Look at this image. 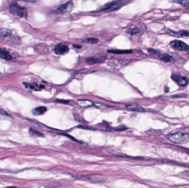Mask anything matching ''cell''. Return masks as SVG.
Segmentation results:
<instances>
[{
    "instance_id": "20",
    "label": "cell",
    "mask_w": 189,
    "mask_h": 188,
    "mask_svg": "<svg viewBox=\"0 0 189 188\" xmlns=\"http://www.w3.org/2000/svg\"><path fill=\"white\" fill-rule=\"evenodd\" d=\"M173 2L179 3L180 5L187 6L189 5V0H171Z\"/></svg>"
},
{
    "instance_id": "2",
    "label": "cell",
    "mask_w": 189,
    "mask_h": 188,
    "mask_svg": "<svg viewBox=\"0 0 189 188\" xmlns=\"http://www.w3.org/2000/svg\"><path fill=\"white\" fill-rule=\"evenodd\" d=\"M168 139L176 144H186L189 142V134L183 132H176L169 135L168 136Z\"/></svg>"
},
{
    "instance_id": "4",
    "label": "cell",
    "mask_w": 189,
    "mask_h": 188,
    "mask_svg": "<svg viewBox=\"0 0 189 188\" xmlns=\"http://www.w3.org/2000/svg\"><path fill=\"white\" fill-rule=\"evenodd\" d=\"M73 8V2L71 0L69 2L64 3L58 7L56 10L52 11V13L55 14H63L65 13H69L71 11Z\"/></svg>"
},
{
    "instance_id": "1",
    "label": "cell",
    "mask_w": 189,
    "mask_h": 188,
    "mask_svg": "<svg viewBox=\"0 0 189 188\" xmlns=\"http://www.w3.org/2000/svg\"><path fill=\"white\" fill-rule=\"evenodd\" d=\"M132 0H116L109 3H106L103 6L101 7L97 10L95 11V12H113L117 10H119L125 6L126 5L131 2Z\"/></svg>"
},
{
    "instance_id": "18",
    "label": "cell",
    "mask_w": 189,
    "mask_h": 188,
    "mask_svg": "<svg viewBox=\"0 0 189 188\" xmlns=\"http://www.w3.org/2000/svg\"><path fill=\"white\" fill-rule=\"evenodd\" d=\"M10 33H11V31L6 28H2L0 29V35L1 37H7L10 34Z\"/></svg>"
},
{
    "instance_id": "17",
    "label": "cell",
    "mask_w": 189,
    "mask_h": 188,
    "mask_svg": "<svg viewBox=\"0 0 189 188\" xmlns=\"http://www.w3.org/2000/svg\"><path fill=\"white\" fill-rule=\"evenodd\" d=\"M160 60L163 61L164 62H170L172 60V57L168 54L162 55L160 56Z\"/></svg>"
},
{
    "instance_id": "19",
    "label": "cell",
    "mask_w": 189,
    "mask_h": 188,
    "mask_svg": "<svg viewBox=\"0 0 189 188\" xmlns=\"http://www.w3.org/2000/svg\"><path fill=\"white\" fill-rule=\"evenodd\" d=\"M84 40L85 41H83V42H86L89 44H96L99 42V40L95 38H88L85 39Z\"/></svg>"
},
{
    "instance_id": "6",
    "label": "cell",
    "mask_w": 189,
    "mask_h": 188,
    "mask_svg": "<svg viewBox=\"0 0 189 188\" xmlns=\"http://www.w3.org/2000/svg\"><path fill=\"white\" fill-rule=\"evenodd\" d=\"M171 77L173 80L174 81H175L180 86H186L189 82V79L186 77L183 76L176 74H173Z\"/></svg>"
},
{
    "instance_id": "9",
    "label": "cell",
    "mask_w": 189,
    "mask_h": 188,
    "mask_svg": "<svg viewBox=\"0 0 189 188\" xmlns=\"http://www.w3.org/2000/svg\"><path fill=\"white\" fill-rule=\"evenodd\" d=\"M106 60V57H90L87 58L85 60V62L87 65H91L93 64H99L103 62Z\"/></svg>"
},
{
    "instance_id": "12",
    "label": "cell",
    "mask_w": 189,
    "mask_h": 188,
    "mask_svg": "<svg viewBox=\"0 0 189 188\" xmlns=\"http://www.w3.org/2000/svg\"><path fill=\"white\" fill-rule=\"evenodd\" d=\"M77 104L83 108H87L93 105V102L87 99H80L77 100Z\"/></svg>"
},
{
    "instance_id": "24",
    "label": "cell",
    "mask_w": 189,
    "mask_h": 188,
    "mask_svg": "<svg viewBox=\"0 0 189 188\" xmlns=\"http://www.w3.org/2000/svg\"><path fill=\"white\" fill-rule=\"evenodd\" d=\"M30 130H31V131L32 132L33 134H35V135H37V136H43V134H41V132H38V131L33 130V129H30Z\"/></svg>"
},
{
    "instance_id": "22",
    "label": "cell",
    "mask_w": 189,
    "mask_h": 188,
    "mask_svg": "<svg viewBox=\"0 0 189 188\" xmlns=\"http://www.w3.org/2000/svg\"><path fill=\"white\" fill-rule=\"evenodd\" d=\"M139 29H138V28H133V29H131L128 31V33H129L131 35H135L138 33L139 32Z\"/></svg>"
},
{
    "instance_id": "5",
    "label": "cell",
    "mask_w": 189,
    "mask_h": 188,
    "mask_svg": "<svg viewBox=\"0 0 189 188\" xmlns=\"http://www.w3.org/2000/svg\"><path fill=\"white\" fill-rule=\"evenodd\" d=\"M170 45L174 49L179 51H187L189 48L188 45L179 40H175L170 42Z\"/></svg>"
},
{
    "instance_id": "29",
    "label": "cell",
    "mask_w": 189,
    "mask_h": 188,
    "mask_svg": "<svg viewBox=\"0 0 189 188\" xmlns=\"http://www.w3.org/2000/svg\"><path fill=\"white\" fill-rule=\"evenodd\" d=\"M169 88L167 87L165 88V92H169Z\"/></svg>"
},
{
    "instance_id": "10",
    "label": "cell",
    "mask_w": 189,
    "mask_h": 188,
    "mask_svg": "<svg viewBox=\"0 0 189 188\" xmlns=\"http://www.w3.org/2000/svg\"><path fill=\"white\" fill-rule=\"evenodd\" d=\"M165 31L168 34H170V35H173L175 37H189V32L185 30H181L179 32H175L173 30H171L169 29H165Z\"/></svg>"
},
{
    "instance_id": "13",
    "label": "cell",
    "mask_w": 189,
    "mask_h": 188,
    "mask_svg": "<svg viewBox=\"0 0 189 188\" xmlns=\"http://www.w3.org/2000/svg\"><path fill=\"white\" fill-rule=\"evenodd\" d=\"M107 52L114 54H129L133 53V51L131 50H117V49L108 50Z\"/></svg>"
},
{
    "instance_id": "26",
    "label": "cell",
    "mask_w": 189,
    "mask_h": 188,
    "mask_svg": "<svg viewBox=\"0 0 189 188\" xmlns=\"http://www.w3.org/2000/svg\"><path fill=\"white\" fill-rule=\"evenodd\" d=\"M186 95L184 94H176L173 96V98H183V97H185Z\"/></svg>"
},
{
    "instance_id": "11",
    "label": "cell",
    "mask_w": 189,
    "mask_h": 188,
    "mask_svg": "<svg viewBox=\"0 0 189 188\" xmlns=\"http://www.w3.org/2000/svg\"><path fill=\"white\" fill-rule=\"evenodd\" d=\"M125 109L133 111V112H144L145 110L144 108L141 107L140 105L138 104H131V105H128L125 106Z\"/></svg>"
},
{
    "instance_id": "28",
    "label": "cell",
    "mask_w": 189,
    "mask_h": 188,
    "mask_svg": "<svg viewBox=\"0 0 189 188\" xmlns=\"http://www.w3.org/2000/svg\"><path fill=\"white\" fill-rule=\"evenodd\" d=\"M73 47L74 48H76V49H80V48H81V46L79 45H73Z\"/></svg>"
},
{
    "instance_id": "21",
    "label": "cell",
    "mask_w": 189,
    "mask_h": 188,
    "mask_svg": "<svg viewBox=\"0 0 189 188\" xmlns=\"http://www.w3.org/2000/svg\"><path fill=\"white\" fill-rule=\"evenodd\" d=\"M93 105H95L96 107L99 109H106L109 108V106L105 105V104H103L101 103H94Z\"/></svg>"
},
{
    "instance_id": "30",
    "label": "cell",
    "mask_w": 189,
    "mask_h": 188,
    "mask_svg": "<svg viewBox=\"0 0 189 188\" xmlns=\"http://www.w3.org/2000/svg\"><path fill=\"white\" fill-rule=\"evenodd\" d=\"M187 51H188V53H189V49H188V50H187Z\"/></svg>"
},
{
    "instance_id": "8",
    "label": "cell",
    "mask_w": 189,
    "mask_h": 188,
    "mask_svg": "<svg viewBox=\"0 0 189 188\" xmlns=\"http://www.w3.org/2000/svg\"><path fill=\"white\" fill-rule=\"evenodd\" d=\"M54 51L56 54L59 55H64L67 54L69 51V48L65 45L59 44L55 47Z\"/></svg>"
},
{
    "instance_id": "3",
    "label": "cell",
    "mask_w": 189,
    "mask_h": 188,
    "mask_svg": "<svg viewBox=\"0 0 189 188\" xmlns=\"http://www.w3.org/2000/svg\"><path fill=\"white\" fill-rule=\"evenodd\" d=\"M10 10L11 13L20 18L26 17L27 16V11L26 8L19 6L16 3H12L11 5Z\"/></svg>"
},
{
    "instance_id": "23",
    "label": "cell",
    "mask_w": 189,
    "mask_h": 188,
    "mask_svg": "<svg viewBox=\"0 0 189 188\" xmlns=\"http://www.w3.org/2000/svg\"><path fill=\"white\" fill-rule=\"evenodd\" d=\"M148 51L152 54L157 55L159 54V51L155 49H148Z\"/></svg>"
},
{
    "instance_id": "25",
    "label": "cell",
    "mask_w": 189,
    "mask_h": 188,
    "mask_svg": "<svg viewBox=\"0 0 189 188\" xmlns=\"http://www.w3.org/2000/svg\"><path fill=\"white\" fill-rule=\"evenodd\" d=\"M127 128L125 126H119L117 128H116V130L118 131H123L125 130Z\"/></svg>"
},
{
    "instance_id": "27",
    "label": "cell",
    "mask_w": 189,
    "mask_h": 188,
    "mask_svg": "<svg viewBox=\"0 0 189 188\" xmlns=\"http://www.w3.org/2000/svg\"><path fill=\"white\" fill-rule=\"evenodd\" d=\"M56 101L59 103H64V104H67L69 103V101H67V100H61V99H57Z\"/></svg>"
},
{
    "instance_id": "15",
    "label": "cell",
    "mask_w": 189,
    "mask_h": 188,
    "mask_svg": "<svg viewBox=\"0 0 189 188\" xmlns=\"http://www.w3.org/2000/svg\"><path fill=\"white\" fill-rule=\"evenodd\" d=\"M0 58L7 60H10L12 59V56L6 49H0Z\"/></svg>"
},
{
    "instance_id": "16",
    "label": "cell",
    "mask_w": 189,
    "mask_h": 188,
    "mask_svg": "<svg viewBox=\"0 0 189 188\" xmlns=\"http://www.w3.org/2000/svg\"><path fill=\"white\" fill-rule=\"evenodd\" d=\"M12 119V117L6 112L2 109H0V120H10Z\"/></svg>"
},
{
    "instance_id": "14",
    "label": "cell",
    "mask_w": 189,
    "mask_h": 188,
    "mask_svg": "<svg viewBox=\"0 0 189 188\" xmlns=\"http://www.w3.org/2000/svg\"><path fill=\"white\" fill-rule=\"evenodd\" d=\"M47 108L45 107H39L33 109L32 113L35 115H40L43 114L47 111Z\"/></svg>"
},
{
    "instance_id": "7",
    "label": "cell",
    "mask_w": 189,
    "mask_h": 188,
    "mask_svg": "<svg viewBox=\"0 0 189 188\" xmlns=\"http://www.w3.org/2000/svg\"><path fill=\"white\" fill-rule=\"evenodd\" d=\"M78 178L86 179L87 180H89L90 182H95V183H101L104 182L106 180V178L101 175H81L77 177Z\"/></svg>"
}]
</instances>
